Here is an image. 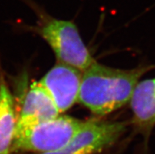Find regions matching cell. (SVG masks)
Listing matches in <instances>:
<instances>
[{"label":"cell","mask_w":155,"mask_h":154,"mask_svg":"<svg viewBox=\"0 0 155 154\" xmlns=\"http://www.w3.org/2000/svg\"><path fill=\"white\" fill-rule=\"evenodd\" d=\"M86 122L69 116H58L15 131L12 151L45 153L60 149L70 142Z\"/></svg>","instance_id":"cell-3"},{"label":"cell","mask_w":155,"mask_h":154,"mask_svg":"<svg viewBox=\"0 0 155 154\" xmlns=\"http://www.w3.org/2000/svg\"><path fill=\"white\" fill-rule=\"evenodd\" d=\"M155 64L123 70L96 61L82 72L78 102L95 115L105 116L130 102L142 76Z\"/></svg>","instance_id":"cell-1"},{"label":"cell","mask_w":155,"mask_h":154,"mask_svg":"<svg viewBox=\"0 0 155 154\" xmlns=\"http://www.w3.org/2000/svg\"><path fill=\"white\" fill-rule=\"evenodd\" d=\"M125 122L87 120L63 148L41 154H96L111 146L125 132Z\"/></svg>","instance_id":"cell-4"},{"label":"cell","mask_w":155,"mask_h":154,"mask_svg":"<svg viewBox=\"0 0 155 154\" xmlns=\"http://www.w3.org/2000/svg\"><path fill=\"white\" fill-rule=\"evenodd\" d=\"M82 72L58 61L39 81L53 99L60 113L69 110L78 102Z\"/></svg>","instance_id":"cell-5"},{"label":"cell","mask_w":155,"mask_h":154,"mask_svg":"<svg viewBox=\"0 0 155 154\" xmlns=\"http://www.w3.org/2000/svg\"><path fill=\"white\" fill-rule=\"evenodd\" d=\"M41 14L38 33L53 50L58 62L84 72L95 62L79 33L77 25L70 21L53 18L43 13L31 0H25Z\"/></svg>","instance_id":"cell-2"},{"label":"cell","mask_w":155,"mask_h":154,"mask_svg":"<svg viewBox=\"0 0 155 154\" xmlns=\"http://www.w3.org/2000/svg\"><path fill=\"white\" fill-rule=\"evenodd\" d=\"M130 105L133 114L132 124L135 131L143 136L147 145L155 127V78L138 83Z\"/></svg>","instance_id":"cell-7"},{"label":"cell","mask_w":155,"mask_h":154,"mask_svg":"<svg viewBox=\"0 0 155 154\" xmlns=\"http://www.w3.org/2000/svg\"><path fill=\"white\" fill-rule=\"evenodd\" d=\"M53 99L39 82L30 86L16 119L15 131L59 116Z\"/></svg>","instance_id":"cell-6"},{"label":"cell","mask_w":155,"mask_h":154,"mask_svg":"<svg viewBox=\"0 0 155 154\" xmlns=\"http://www.w3.org/2000/svg\"><path fill=\"white\" fill-rule=\"evenodd\" d=\"M16 119L14 98L6 81L0 76V154H10L12 151Z\"/></svg>","instance_id":"cell-8"}]
</instances>
